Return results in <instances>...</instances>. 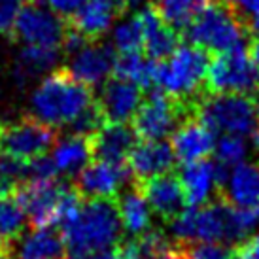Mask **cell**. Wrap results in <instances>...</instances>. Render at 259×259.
Instances as JSON below:
<instances>
[{
    "instance_id": "obj_12",
    "label": "cell",
    "mask_w": 259,
    "mask_h": 259,
    "mask_svg": "<svg viewBox=\"0 0 259 259\" xmlns=\"http://www.w3.org/2000/svg\"><path fill=\"white\" fill-rule=\"evenodd\" d=\"M144 99V89L112 76L104 81L101 95L95 99V102L106 125H127L133 121Z\"/></svg>"
},
{
    "instance_id": "obj_32",
    "label": "cell",
    "mask_w": 259,
    "mask_h": 259,
    "mask_svg": "<svg viewBox=\"0 0 259 259\" xmlns=\"http://www.w3.org/2000/svg\"><path fill=\"white\" fill-rule=\"evenodd\" d=\"M21 8V0H0V34H6L10 38Z\"/></svg>"
},
{
    "instance_id": "obj_8",
    "label": "cell",
    "mask_w": 259,
    "mask_h": 259,
    "mask_svg": "<svg viewBox=\"0 0 259 259\" xmlns=\"http://www.w3.org/2000/svg\"><path fill=\"white\" fill-rule=\"evenodd\" d=\"M206 95H248L259 91V68L246 50L212 55L204 81Z\"/></svg>"
},
{
    "instance_id": "obj_30",
    "label": "cell",
    "mask_w": 259,
    "mask_h": 259,
    "mask_svg": "<svg viewBox=\"0 0 259 259\" xmlns=\"http://www.w3.org/2000/svg\"><path fill=\"white\" fill-rule=\"evenodd\" d=\"M184 259H235V248H227L218 242H193V244H178Z\"/></svg>"
},
{
    "instance_id": "obj_11",
    "label": "cell",
    "mask_w": 259,
    "mask_h": 259,
    "mask_svg": "<svg viewBox=\"0 0 259 259\" xmlns=\"http://www.w3.org/2000/svg\"><path fill=\"white\" fill-rule=\"evenodd\" d=\"M127 176H131L127 165H112L93 159L74 178L72 186L83 201H115Z\"/></svg>"
},
{
    "instance_id": "obj_24",
    "label": "cell",
    "mask_w": 259,
    "mask_h": 259,
    "mask_svg": "<svg viewBox=\"0 0 259 259\" xmlns=\"http://www.w3.org/2000/svg\"><path fill=\"white\" fill-rule=\"evenodd\" d=\"M117 212H119V220H121V227L129 233L133 238L142 237L148 233L151 227V208L146 202L144 195L140 193V189L133 186L125 189L123 193L117 197Z\"/></svg>"
},
{
    "instance_id": "obj_35",
    "label": "cell",
    "mask_w": 259,
    "mask_h": 259,
    "mask_svg": "<svg viewBox=\"0 0 259 259\" xmlns=\"http://www.w3.org/2000/svg\"><path fill=\"white\" fill-rule=\"evenodd\" d=\"M225 2L231 4L235 10H238L246 19L259 14V0H225Z\"/></svg>"
},
{
    "instance_id": "obj_13",
    "label": "cell",
    "mask_w": 259,
    "mask_h": 259,
    "mask_svg": "<svg viewBox=\"0 0 259 259\" xmlns=\"http://www.w3.org/2000/svg\"><path fill=\"white\" fill-rule=\"evenodd\" d=\"M135 186L140 189L151 212H155L161 222L172 223L186 212L187 197L178 172L161 174Z\"/></svg>"
},
{
    "instance_id": "obj_15",
    "label": "cell",
    "mask_w": 259,
    "mask_h": 259,
    "mask_svg": "<svg viewBox=\"0 0 259 259\" xmlns=\"http://www.w3.org/2000/svg\"><path fill=\"white\" fill-rule=\"evenodd\" d=\"M144 34V53L150 61L161 63L180 48L182 34L166 25L153 4H148L137 14Z\"/></svg>"
},
{
    "instance_id": "obj_23",
    "label": "cell",
    "mask_w": 259,
    "mask_h": 259,
    "mask_svg": "<svg viewBox=\"0 0 259 259\" xmlns=\"http://www.w3.org/2000/svg\"><path fill=\"white\" fill-rule=\"evenodd\" d=\"M66 242L59 227L32 229L23 238L15 259H68Z\"/></svg>"
},
{
    "instance_id": "obj_41",
    "label": "cell",
    "mask_w": 259,
    "mask_h": 259,
    "mask_svg": "<svg viewBox=\"0 0 259 259\" xmlns=\"http://www.w3.org/2000/svg\"><path fill=\"white\" fill-rule=\"evenodd\" d=\"M248 55L252 59V63L259 68V40H252L248 48Z\"/></svg>"
},
{
    "instance_id": "obj_43",
    "label": "cell",
    "mask_w": 259,
    "mask_h": 259,
    "mask_svg": "<svg viewBox=\"0 0 259 259\" xmlns=\"http://www.w3.org/2000/svg\"><path fill=\"white\" fill-rule=\"evenodd\" d=\"M30 4H38V2H44V0H29Z\"/></svg>"
},
{
    "instance_id": "obj_3",
    "label": "cell",
    "mask_w": 259,
    "mask_h": 259,
    "mask_svg": "<svg viewBox=\"0 0 259 259\" xmlns=\"http://www.w3.org/2000/svg\"><path fill=\"white\" fill-rule=\"evenodd\" d=\"M186 40L206 53H229L244 50L250 42L248 19L225 0H216L186 29Z\"/></svg>"
},
{
    "instance_id": "obj_38",
    "label": "cell",
    "mask_w": 259,
    "mask_h": 259,
    "mask_svg": "<svg viewBox=\"0 0 259 259\" xmlns=\"http://www.w3.org/2000/svg\"><path fill=\"white\" fill-rule=\"evenodd\" d=\"M93 2H101L104 6L112 8L117 15H123L127 12V8H129V2H127V0H93Z\"/></svg>"
},
{
    "instance_id": "obj_39",
    "label": "cell",
    "mask_w": 259,
    "mask_h": 259,
    "mask_svg": "<svg viewBox=\"0 0 259 259\" xmlns=\"http://www.w3.org/2000/svg\"><path fill=\"white\" fill-rule=\"evenodd\" d=\"M248 36H250V42L259 40V14L248 17Z\"/></svg>"
},
{
    "instance_id": "obj_29",
    "label": "cell",
    "mask_w": 259,
    "mask_h": 259,
    "mask_svg": "<svg viewBox=\"0 0 259 259\" xmlns=\"http://www.w3.org/2000/svg\"><path fill=\"white\" fill-rule=\"evenodd\" d=\"M114 50L119 51V55H131L140 53L144 50V34L142 25L138 17H131L129 21H123L114 32Z\"/></svg>"
},
{
    "instance_id": "obj_9",
    "label": "cell",
    "mask_w": 259,
    "mask_h": 259,
    "mask_svg": "<svg viewBox=\"0 0 259 259\" xmlns=\"http://www.w3.org/2000/svg\"><path fill=\"white\" fill-rule=\"evenodd\" d=\"M72 184L57 180L23 182L17 187V201L32 229H48L59 225L61 204Z\"/></svg>"
},
{
    "instance_id": "obj_37",
    "label": "cell",
    "mask_w": 259,
    "mask_h": 259,
    "mask_svg": "<svg viewBox=\"0 0 259 259\" xmlns=\"http://www.w3.org/2000/svg\"><path fill=\"white\" fill-rule=\"evenodd\" d=\"M68 259H117V246L112 250H101V252H83V253H72Z\"/></svg>"
},
{
    "instance_id": "obj_20",
    "label": "cell",
    "mask_w": 259,
    "mask_h": 259,
    "mask_svg": "<svg viewBox=\"0 0 259 259\" xmlns=\"http://www.w3.org/2000/svg\"><path fill=\"white\" fill-rule=\"evenodd\" d=\"M227 182L229 186L218 197H223L237 208H253L259 202V161L237 165Z\"/></svg>"
},
{
    "instance_id": "obj_10",
    "label": "cell",
    "mask_w": 259,
    "mask_h": 259,
    "mask_svg": "<svg viewBox=\"0 0 259 259\" xmlns=\"http://www.w3.org/2000/svg\"><path fill=\"white\" fill-rule=\"evenodd\" d=\"M66 36V21L55 12L36 4H25L17 14L10 40L46 50H61Z\"/></svg>"
},
{
    "instance_id": "obj_27",
    "label": "cell",
    "mask_w": 259,
    "mask_h": 259,
    "mask_svg": "<svg viewBox=\"0 0 259 259\" xmlns=\"http://www.w3.org/2000/svg\"><path fill=\"white\" fill-rule=\"evenodd\" d=\"M27 216L15 193H0V246H14L25 231Z\"/></svg>"
},
{
    "instance_id": "obj_18",
    "label": "cell",
    "mask_w": 259,
    "mask_h": 259,
    "mask_svg": "<svg viewBox=\"0 0 259 259\" xmlns=\"http://www.w3.org/2000/svg\"><path fill=\"white\" fill-rule=\"evenodd\" d=\"M137 133L127 125H104L91 137L93 159L106 161L112 165H127L131 151L137 146Z\"/></svg>"
},
{
    "instance_id": "obj_1",
    "label": "cell",
    "mask_w": 259,
    "mask_h": 259,
    "mask_svg": "<svg viewBox=\"0 0 259 259\" xmlns=\"http://www.w3.org/2000/svg\"><path fill=\"white\" fill-rule=\"evenodd\" d=\"M95 102L93 87L79 81L68 68H57L32 93V110L48 125H70Z\"/></svg>"
},
{
    "instance_id": "obj_40",
    "label": "cell",
    "mask_w": 259,
    "mask_h": 259,
    "mask_svg": "<svg viewBox=\"0 0 259 259\" xmlns=\"http://www.w3.org/2000/svg\"><path fill=\"white\" fill-rule=\"evenodd\" d=\"M157 259H184V253H182L180 246L174 244L172 248H168L165 253H161Z\"/></svg>"
},
{
    "instance_id": "obj_4",
    "label": "cell",
    "mask_w": 259,
    "mask_h": 259,
    "mask_svg": "<svg viewBox=\"0 0 259 259\" xmlns=\"http://www.w3.org/2000/svg\"><path fill=\"white\" fill-rule=\"evenodd\" d=\"M210 53L189 44L155 66V87L180 101H199L206 97L204 81L210 65Z\"/></svg>"
},
{
    "instance_id": "obj_6",
    "label": "cell",
    "mask_w": 259,
    "mask_h": 259,
    "mask_svg": "<svg viewBox=\"0 0 259 259\" xmlns=\"http://www.w3.org/2000/svg\"><path fill=\"white\" fill-rule=\"evenodd\" d=\"M57 131L36 115H23L15 121H0V157L32 163L57 144Z\"/></svg>"
},
{
    "instance_id": "obj_17",
    "label": "cell",
    "mask_w": 259,
    "mask_h": 259,
    "mask_svg": "<svg viewBox=\"0 0 259 259\" xmlns=\"http://www.w3.org/2000/svg\"><path fill=\"white\" fill-rule=\"evenodd\" d=\"M115 50L114 46L102 42H91L87 48L74 55L72 65L68 70L87 85L95 87L97 83H102L104 79H110L114 74L115 65Z\"/></svg>"
},
{
    "instance_id": "obj_33",
    "label": "cell",
    "mask_w": 259,
    "mask_h": 259,
    "mask_svg": "<svg viewBox=\"0 0 259 259\" xmlns=\"http://www.w3.org/2000/svg\"><path fill=\"white\" fill-rule=\"evenodd\" d=\"M235 248V259H259V235L248 237Z\"/></svg>"
},
{
    "instance_id": "obj_7",
    "label": "cell",
    "mask_w": 259,
    "mask_h": 259,
    "mask_svg": "<svg viewBox=\"0 0 259 259\" xmlns=\"http://www.w3.org/2000/svg\"><path fill=\"white\" fill-rule=\"evenodd\" d=\"M199 119L214 135L235 137L255 133L259 123L253 99L248 95H206L199 104Z\"/></svg>"
},
{
    "instance_id": "obj_14",
    "label": "cell",
    "mask_w": 259,
    "mask_h": 259,
    "mask_svg": "<svg viewBox=\"0 0 259 259\" xmlns=\"http://www.w3.org/2000/svg\"><path fill=\"white\" fill-rule=\"evenodd\" d=\"M174 165H176V155L172 151V146L165 140L140 142L135 146V150L131 151L127 159V168L135 184L172 172Z\"/></svg>"
},
{
    "instance_id": "obj_42",
    "label": "cell",
    "mask_w": 259,
    "mask_h": 259,
    "mask_svg": "<svg viewBox=\"0 0 259 259\" xmlns=\"http://www.w3.org/2000/svg\"><path fill=\"white\" fill-rule=\"evenodd\" d=\"M0 259H15L14 246H0Z\"/></svg>"
},
{
    "instance_id": "obj_22",
    "label": "cell",
    "mask_w": 259,
    "mask_h": 259,
    "mask_svg": "<svg viewBox=\"0 0 259 259\" xmlns=\"http://www.w3.org/2000/svg\"><path fill=\"white\" fill-rule=\"evenodd\" d=\"M91 161H93L91 137L65 135V138L55 144L53 163L57 166V172L76 178Z\"/></svg>"
},
{
    "instance_id": "obj_5",
    "label": "cell",
    "mask_w": 259,
    "mask_h": 259,
    "mask_svg": "<svg viewBox=\"0 0 259 259\" xmlns=\"http://www.w3.org/2000/svg\"><path fill=\"white\" fill-rule=\"evenodd\" d=\"M199 101H180L170 95L155 89L151 95H146L135 114L131 127L142 142H155L172 135L182 123L199 115Z\"/></svg>"
},
{
    "instance_id": "obj_25",
    "label": "cell",
    "mask_w": 259,
    "mask_h": 259,
    "mask_svg": "<svg viewBox=\"0 0 259 259\" xmlns=\"http://www.w3.org/2000/svg\"><path fill=\"white\" fill-rule=\"evenodd\" d=\"M214 2L216 0H155L151 4L163 17V21L182 34V30L186 32L187 27Z\"/></svg>"
},
{
    "instance_id": "obj_2",
    "label": "cell",
    "mask_w": 259,
    "mask_h": 259,
    "mask_svg": "<svg viewBox=\"0 0 259 259\" xmlns=\"http://www.w3.org/2000/svg\"><path fill=\"white\" fill-rule=\"evenodd\" d=\"M70 255L83 252H101L119 246L121 220L115 201H83L79 214L61 227Z\"/></svg>"
},
{
    "instance_id": "obj_28",
    "label": "cell",
    "mask_w": 259,
    "mask_h": 259,
    "mask_svg": "<svg viewBox=\"0 0 259 259\" xmlns=\"http://www.w3.org/2000/svg\"><path fill=\"white\" fill-rule=\"evenodd\" d=\"M59 61V50H46L36 46H27L19 55V66L17 76H34L44 72L51 66H55Z\"/></svg>"
},
{
    "instance_id": "obj_36",
    "label": "cell",
    "mask_w": 259,
    "mask_h": 259,
    "mask_svg": "<svg viewBox=\"0 0 259 259\" xmlns=\"http://www.w3.org/2000/svg\"><path fill=\"white\" fill-rule=\"evenodd\" d=\"M117 259H144L140 250H138L137 242H135V238L119 242V246H117Z\"/></svg>"
},
{
    "instance_id": "obj_26",
    "label": "cell",
    "mask_w": 259,
    "mask_h": 259,
    "mask_svg": "<svg viewBox=\"0 0 259 259\" xmlns=\"http://www.w3.org/2000/svg\"><path fill=\"white\" fill-rule=\"evenodd\" d=\"M155 66L157 63L144 59L142 53L117 55L112 76L131 81L140 89H148V87H155Z\"/></svg>"
},
{
    "instance_id": "obj_34",
    "label": "cell",
    "mask_w": 259,
    "mask_h": 259,
    "mask_svg": "<svg viewBox=\"0 0 259 259\" xmlns=\"http://www.w3.org/2000/svg\"><path fill=\"white\" fill-rule=\"evenodd\" d=\"M83 4V0H50L51 10L63 17V19H70L76 12L79 10V6Z\"/></svg>"
},
{
    "instance_id": "obj_21",
    "label": "cell",
    "mask_w": 259,
    "mask_h": 259,
    "mask_svg": "<svg viewBox=\"0 0 259 259\" xmlns=\"http://www.w3.org/2000/svg\"><path fill=\"white\" fill-rule=\"evenodd\" d=\"M115 17H119V15L115 14L112 8L104 6L101 2L83 0L78 12L65 21L70 29H74L85 38L87 42H97L108 32Z\"/></svg>"
},
{
    "instance_id": "obj_31",
    "label": "cell",
    "mask_w": 259,
    "mask_h": 259,
    "mask_svg": "<svg viewBox=\"0 0 259 259\" xmlns=\"http://www.w3.org/2000/svg\"><path fill=\"white\" fill-rule=\"evenodd\" d=\"M218 163L225 166L231 165H240V161L246 155V144L242 137H235V135H227L218 142L216 148Z\"/></svg>"
},
{
    "instance_id": "obj_19",
    "label": "cell",
    "mask_w": 259,
    "mask_h": 259,
    "mask_svg": "<svg viewBox=\"0 0 259 259\" xmlns=\"http://www.w3.org/2000/svg\"><path fill=\"white\" fill-rule=\"evenodd\" d=\"M180 182L187 197V204L191 208H201L210 202V197L216 199L220 195L216 182V165L210 161H197L184 165L178 170Z\"/></svg>"
},
{
    "instance_id": "obj_44",
    "label": "cell",
    "mask_w": 259,
    "mask_h": 259,
    "mask_svg": "<svg viewBox=\"0 0 259 259\" xmlns=\"http://www.w3.org/2000/svg\"><path fill=\"white\" fill-rule=\"evenodd\" d=\"M127 2H129V4H133V2H138V0H127Z\"/></svg>"
},
{
    "instance_id": "obj_16",
    "label": "cell",
    "mask_w": 259,
    "mask_h": 259,
    "mask_svg": "<svg viewBox=\"0 0 259 259\" xmlns=\"http://www.w3.org/2000/svg\"><path fill=\"white\" fill-rule=\"evenodd\" d=\"M170 146L176 159L184 165L204 161L214 151V133L199 119V115H195L174 131Z\"/></svg>"
}]
</instances>
